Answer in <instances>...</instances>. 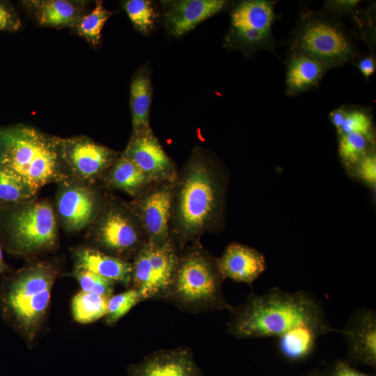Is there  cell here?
<instances>
[{
	"label": "cell",
	"instance_id": "cell-25",
	"mask_svg": "<svg viewBox=\"0 0 376 376\" xmlns=\"http://www.w3.org/2000/svg\"><path fill=\"white\" fill-rule=\"evenodd\" d=\"M109 299L105 296L80 291L72 301L74 319L79 323H90L105 316Z\"/></svg>",
	"mask_w": 376,
	"mask_h": 376
},
{
	"label": "cell",
	"instance_id": "cell-9",
	"mask_svg": "<svg viewBox=\"0 0 376 376\" xmlns=\"http://www.w3.org/2000/svg\"><path fill=\"white\" fill-rule=\"evenodd\" d=\"M180 251L170 239L147 242L132 260V288L141 301L162 300L173 278Z\"/></svg>",
	"mask_w": 376,
	"mask_h": 376
},
{
	"label": "cell",
	"instance_id": "cell-28",
	"mask_svg": "<svg viewBox=\"0 0 376 376\" xmlns=\"http://www.w3.org/2000/svg\"><path fill=\"white\" fill-rule=\"evenodd\" d=\"M111 15V13L104 7L101 1H96L93 10L77 23L78 33L91 44L97 45L102 30Z\"/></svg>",
	"mask_w": 376,
	"mask_h": 376
},
{
	"label": "cell",
	"instance_id": "cell-40",
	"mask_svg": "<svg viewBox=\"0 0 376 376\" xmlns=\"http://www.w3.org/2000/svg\"><path fill=\"white\" fill-rule=\"evenodd\" d=\"M305 376H324L323 370L320 369H313Z\"/></svg>",
	"mask_w": 376,
	"mask_h": 376
},
{
	"label": "cell",
	"instance_id": "cell-30",
	"mask_svg": "<svg viewBox=\"0 0 376 376\" xmlns=\"http://www.w3.org/2000/svg\"><path fill=\"white\" fill-rule=\"evenodd\" d=\"M140 301H142L139 292L132 288L123 292L111 295L108 300L106 323L109 325L116 324Z\"/></svg>",
	"mask_w": 376,
	"mask_h": 376
},
{
	"label": "cell",
	"instance_id": "cell-21",
	"mask_svg": "<svg viewBox=\"0 0 376 376\" xmlns=\"http://www.w3.org/2000/svg\"><path fill=\"white\" fill-rule=\"evenodd\" d=\"M285 93L298 95L317 86L329 70L315 58L299 52H290L287 60Z\"/></svg>",
	"mask_w": 376,
	"mask_h": 376
},
{
	"label": "cell",
	"instance_id": "cell-17",
	"mask_svg": "<svg viewBox=\"0 0 376 376\" xmlns=\"http://www.w3.org/2000/svg\"><path fill=\"white\" fill-rule=\"evenodd\" d=\"M218 267L224 279L251 285L265 271V258L262 253L247 245L231 242L220 258Z\"/></svg>",
	"mask_w": 376,
	"mask_h": 376
},
{
	"label": "cell",
	"instance_id": "cell-3",
	"mask_svg": "<svg viewBox=\"0 0 376 376\" xmlns=\"http://www.w3.org/2000/svg\"><path fill=\"white\" fill-rule=\"evenodd\" d=\"M224 280L217 258L196 240L180 252L171 284L162 300L194 314L228 310L231 305L221 288Z\"/></svg>",
	"mask_w": 376,
	"mask_h": 376
},
{
	"label": "cell",
	"instance_id": "cell-1",
	"mask_svg": "<svg viewBox=\"0 0 376 376\" xmlns=\"http://www.w3.org/2000/svg\"><path fill=\"white\" fill-rule=\"evenodd\" d=\"M227 171L210 152L196 148L173 183L170 238L181 251L224 222Z\"/></svg>",
	"mask_w": 376,
	"mask_h": 376
},
{
	"label": "cell",
	"instance_id": "cell-12",
	"mask_svg": "<svg viewBox=\"0 0 376 376\" xmlns=\"http://www.w3.org/2000/svg\"><path fill=\"white\" fill-rule=\"evenodd\" d=\"M63 162L74 176L93 182L103 178L117 154L110 148L86 137L60 139Z\"/></svg>",
	"mask_w": 376,
	"mask_h": 376
},
{
	"label": "cell",
	"instance_id": "cell-33",
	"mask_svg": "<svg viewBox=\"0 0 376 376\" xmlns=\"http://www.w3.org/2000/svg\"><path fill=\"white\" fill-rule=\"evenodd\" d=\"M360 2L357 0L326 1L322 12L336 19V17L354 12Z\"/></svg>",
	"mask_w": 376,
	"mask_h": 376
},
{
	"label": "cell",
	"instance_id": "cell-14",
	"mask_svg": "<svg viewBox=\"0 0 376 376\" xmlns=\"http://www.w3.org/2000/svg\"><path fill=\"white\" fill-rule=\"evenodd\" d=\"M103 202L91 187L79 183H65L56 198V210L63 227L77 232L92 224Z\"/></svg>",
	"mask_w": 376,
	"mask_h": 376
},
{
	"label": "cell",
	"instance_id": "cell-10",
	"mask_svg": "<svg viewBox=\"0 0 376 376\" xmlns=\"http://www.w3.org/2000/svg\"><path fill=\"white\" fill-rule=\"evenodd\" d=\"M229 41L242 49H265L276 54L272 28L276 19L274 3L248 0L239 3L231 12Z\"/></svg>",
	"mask_w": 376,
	"mask_h": 376
},
{
	"label": "cell",
	"instance_id": "cell-39",
	"mask_svg": "<svg viewBox=\"0 0 376 376\" xmlns=\"http://www.w3.org/2000/svg\"><path fill=\"white\" fill-rule=\"evenodd\" d=\"M8 270V267L4 261L3 253H2V249L0 244V275L7 272Z\"/></svg>",
	"mask_w": 376,
	"mask_h": 376
},
{
	"label": "cell",
	"instance_id": "cell-22",
	"mask_svg": "<svg viewBox=\"0 0 376 376\" xmlns=\"http://www.w3.org/2000/svg\"><path fill=\"white\" fill-rule=\"evenodd\" d=\"M103 178L107 187L122 191L132 198L154 182L134 162L122 155Z\"/></svg>",
	"mask_w": 376,
	"mask_h": 376
},
{
	"label": "cell",
	"instance_id": "cell-4",
	"mask_svg": "<svg viewBox=\"0 0 376 376\" xmlns=\"http://www.w3.org/2000/svg\"><path fill=\"white\" fill-rule=\"evenodd\" d=\"M60 139L18 125L0 130V166L15 172L35 195L42 187L63 180Z\"/></svg>",
	"mask_w": 376,
	"mask_h": 376
},
{
	"label": "cell",
	"instance_id": "cell-34",
	"mask_svg": "<svg viewBox=\"0 0 376 376\" xmlns=\"http://www.w3.org/2000/svg\"><path fill=\"white\" fill-rule=\"evenodd\" d=\"M324 376H371L352 367L347 361L336 360L323 370Z\"/></svg>",
	"mask_w": 376,
	"mask_h": 376
},
{
	"label": "cell",
	"instance_id": "cell-32",
	"mask_svg": "<svg viewBox=\"0 0 376 376\" xmlns=\"http://www.w3.org/2000/svg\"><path fill=\"white\" fill-rule=\"evenodd\" d=\"M75 276L82 288L86 292L110 297L113 291L114 283L93 272L76 269Z\"/></svg>",
	"mask_w": 376,
	"mask_h": 376
},
{
	"label": "cell",
	"instance_id": "cell-7",
	"mask_svg": "<svg viewBox=\"0 0 376 376\" xmlns=\"http://www.w3.org/2000/svg\"><path fill=\"white\" fill-rule=\"evenodd\" d=\"M95 248L108 255L132 262L148 242L144 230L129 203L109 199L92 223Z\"/></svg>",
	"mask_w": 376,
	"mask_h": 376
},
{
	"label": "cell",
	"instance_id": "cell-19",
	"mask_svg": "<svg viewBox=\"0 0 376 376\" xmlns=\"http://www.w3.org/2000/svg\"><path fill=\"white\" fill-rule=\"evenodd\" d=\"M225 3L226 1L222 0H185L173 2L165 13L166 25L173 35L181 36L219 12Z\"/></svg>",
	"mask_w": 376,
	"mask_h": 376
},
{
	"label": "cell",
	"instance_id": "cell-5",
	"mask_svg": "<svg viewBox=\"0 0 376 376\" xmlns=\"http://www.w3.org/2000/svg\"><path fill=\"white\" fill-rule=\"evenodd\" d=\"M56 274L51 265L36 264L17 272L1 288L3 317L29 340L37 335L45 318Z\"/></svg>",
	"mask_w": 376,
	"mask_h": 376
},
{
	"label": "cell",
	"instance_id": "cell-23",
	"mask_svg": "<svg viewBox=\"0 0 376 376\" xmlns=\"http://www.w3.org/2000/svg\"><path fill=\"white\" fill-rule=\"evenodd\" d=\"M151 98L150 76L143 70L134 76L130 86L132 134L150 129L149 114Z\"/></svg>",
	"mask_w": 376,
	"mask_h": 376
},
{
	"label": "cell",
	"instance_id": "cell-24",
	"mask_svg": "<svg viewBox=\"0 0 376 376\" xmlns=\"http://www.w3.org/2000/svg\"><path fill=\"white\" fill-rule=\"evenodd\" d=\"M36 15L40 24L61 26L78 22L77 8L65 0L35 1Z\"/></svg>",
	"mask_w": 376,
	"mask_h": 376
},
{
	"label": "cell",
	"instance_id": "cell-20",
	"mask_svg": "<svg viewBox=\"0 0 376 376\" xmlns=\"http://www.w3.org/2000/svg\"><path fill=\"white\" fill-rule=\"evenodd\" d=\"M76 269L93 272L111 282L128 287L131 283L132 263L95 248H81L76 253Z\"/></svg>",
	"mask_w": 376,
	"mask_h": 376
},
{
	"label": "cell",
	"instance_id": "cell-37",
	"mask_svg": "<svg viewBox=\"0 0 376 376\" xmlns=\"http://www.w3.org/2000/svg\"><path fill=\"white\" fill-rule=\"evenodd\" d=\"M353 62L366 79H368L375 71L376 62L373 56H363L355 59Z\"/></svg>",
	"mask_w": 376,
	"mask_h": 376
},
{
	"label": "cell",
	"instance_id": "cell-27",
	"mask_svg": "<svg viewBox=\"0 0 376 376\" xmlns=\"http://www.w3.org/2000/svg\"><path fill=\"white\" fill-rule=\"evenodd\" d=\"M33 196L32 191L18 175L0 166V201L23 203Z\"/></svg>",
	"mask_w": 376,
	"mask_h": 376
},
{
	"label": "cell",
	"instance_id": "cell-38",
	"mask_svg": "<svg viewBox=\"0 0 376 376\" xmlns=\"http://www.w3.org/2000/svg\"><path fill=\"white\" fill-rule=\"evenodd\" d=\"M347 113V109L345 107L337 108L329 113L330 120L336 128L338 133L343 125Z\"/></svg>",
	"mask_w": 376,
	"mask_h": 376
},
{
	"label": "cell",
	"instance_id": "cell-16",
	"mask_svg": "<svg viewBox=\"0 0 376 376\" xmlns=\"http://www.w3.org/2000/svg\"><path fill=\"white\" fill-rule=\"evenodd\" d=\"M127 376H203L191 350L186 346L160 350L132 365Z\"/></svg>",
	"mask_w": 376,
	"mask_h": 376
},
{
	"label": "cell",
	"instance_id": "cell-26",
	"mask_svg": "<svg viewBox=\"0 0 376 376\" xmlns=\"http://www.w3.org/2000/svg\"><path fill=\"white\" fill-rule=\"evenodd\" d=\"M339 155L347 166H354L371 152L373 139L359 133L340 134Z\"/></svg>",
	"mask_w": 376,
	"mask_h": 376
},
{
	"label": "cell",
	"instance_id": "cell-11",
	"mask_svg": "<svg viewBox=\"0 0 376 376\" xmlns=\"http://www.w3.org/2000/svg\"><path fill=\"white\" fill-rule=\"evenodd\" d=\"M173 182H155L129 202L148 242L164 243L170 238Z\"/></svg>",
	"mask_w": 376,
	"mask_h": 376
},
{
	"label": "cell",
	"instance_id": "cell-6",
	"mask_svg": "<svg viewBox=\"0 0 376 376\" xmlns=\"http://www.w3.org/2000/svg\"><path fill=\"white\" fill-rule=\"evenodd\" d=\"M289 43L290 52L311 56L329 69L357 58V49L340 22L308 8L299 15Z\"/></svg>",
	"mask_w": 376,
	"mask_h": 376
},
{
	"label": "cell",
	"instance_id": "cell-8",
	"mask_svg": "<svg viewBox=\"0 0 376 376\" xmlns=\"http://www.w3.org/2000/svg\"><path fill=\"white\" fill-rule=\"evenodd\" d=\"M5 227L8 248L17 253L47 250L58 238L55 212L47 200L23 202L8 214Z\"/></svg>",
	"mask_w": 376,
	"mask_h": 376
},
{
	"label": "cell",
	"instance_id": "cell-15",
	"mask_svg": "<svg viewBox=\"0 0 376 376\" xmlns=\"http://www.w3.org/2000/svg\"><path fill=\"white\" fill-rule=\"evenodd\" d=\"M344 337L347 361L376 368V312L368 308L354 311L339 331Z\"/></svg>",
	"mask_w": 376,
	"mask_h": 376
},
{
	"label": "cell",
	"instance_id": "cell-29",
	"mask_svg": "<svg viewBox=\"0 0 376 376\" xmlns=\"http://www.w3.org/2000/svg\"><path fill=\"white\" fill-rule=\"evenodd\" d=\"M124 9L132 24L142 33L153 28L156 15L150 1L128 0L124 3Z\"/></svg>",
	"mask_w": 376,
	"mask_h": 376
},
{
	"label": "cell",
	"instance_id": "cell-13",
	"mask_svg": "<svg viewBox=\"0 0 376 376\" xmlns=\"http://www.w3.org/2000/svg\"><path fill=\"white\" fill-rule=\"evenodd\" d=\"M123 156L134 162L152 182L175 179L178 169L151 129L132 134Z\"/></svg>",
	"mask_w": 376,
	"mask_h": 376
},
{
	"label": "cell",
	"instance_id": "cell-31",
	"mask_svg": "<svg viewBox=\"0 0 376 376\" xmlns=\"http://www.w3.org/2000/svg\"><path fill=\"white\" fill-rule=\"evenodd\" d=\"M373 125L371 115L368 109L362 108L347 109V113L338 135L359 133L373 139Z\"/></svg>",
	"mask_w": 376,
	"mask_h": 376
},
{
	"label": "cell",
	"instance_id": "cell-36",
	"mask_svg": "<svg viewBox=\"0 0 376 376\" xmlns=\"http://www.w3.org/2000/svg\"><path fill=\"white\" fill-rule=\"evenodd\" d=\"M19 26L18 19L0 3V30H15Z\"/></svg>",
	"mask_w": 376,
	"mask_h": 376
},
{
	"label": "cell",
	"instance_id": "cell-35",
	"mask_svg": "<svg viewBox=\"0 0 376 376\" xmlns=\"http://www.w3.org/2000/svg\"><path fill=\"white\" fill-rule=\"evenodd\" d=\"M359 175L372 187L376 182V158L373 151L362 158L357 164Z\"/></svg>",
	"mask_w": 376,
	"mask_h": 376
},
{
	"label": "cell",
	"instance_id": "cell-18",
	"mask_svg": "<svg viewBox=\"0 0 376 376\" xmlns=\"http://www.w3.org/2000/svg\"><path fill=\"white\" fill-rule=\"evenodd\" d=\"M333 331L339 330L334 329L329 322L301 324L276 338V350L285 361L301 362L312 355L320 337Z\"/></svg>",
	"mask_w": 376,
	"mask_h": 376
},
{
	"label": "cell",
	"instance_id": "cell-2",
	"mask_svg": "<svg viewBox=\"0 0 376 376\" xmlns=\"http://www.w3.org/2000/svg\"><path fill=\"white\" fill-rule=\"evenodd\" d=\"M228 311L227 332L240 339L277 338L301 324L328 322L323 303L315 295L278 287L263 295L252 291L243 304Z\"/></svg>",
	"mask_w": 376,
	"mask_h": 376
}]
</instances>
